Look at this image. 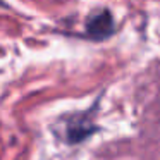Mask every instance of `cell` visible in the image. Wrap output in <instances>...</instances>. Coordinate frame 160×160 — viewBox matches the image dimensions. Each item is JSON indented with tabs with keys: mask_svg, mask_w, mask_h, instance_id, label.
<instances>
[{
	"mask_svg": "<svg viewBox=\"0 0 160 160\" xmlns=\"http://www.w3.org/2000/svg\"><path fill=\"white\" fill-rule=\"evenodd\" d=\"M95 131H97V128L90 119V115H78L67 126V139H69V143H79L86 139L90 134H93Z\"/></svg>",
	"mask_w": 160,
	"mask_h": 160,
	"instance_id": "obj_2",
	"label": "cell"
},
{
	"mask_svg": "<svg viewBox=\"0 0 160 160\" xmlns=\"http://www.w3.org/2000/svg\"><path fill=\"white\" fill-rule=\"evenodd\" d=\"M115 33V19L108 9L97 11L86 19V36L93 42H103Z\"/></svg>",
	"mask_w": 160,
	"mask_h": 160,
	"instance_id": "obj_1",
	"label": "cell"
}]
</instances>
